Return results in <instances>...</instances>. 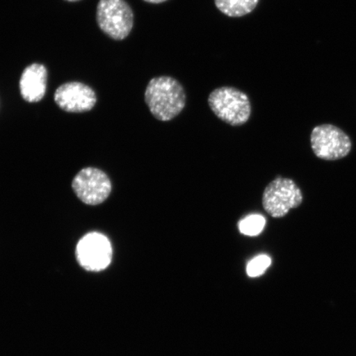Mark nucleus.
Instances as JSON below:
<instances>
[{"mask_svg":"<svg viewBox=\"0 0 356 356\" xmlns=\"http://www.w3.org/2000/svg\"><path fill=\"white\" fill-rule=\"evenodd\" d=\"M259 0H215L218 10L226 16L240 17L255 10Z\"/></svg>","mask_w":356,"mask_h":356,"instance_id":"9d476101","label":"nucleus"},{"mask_svg":"<svg viewBox=\"0 0 356 356\" xmlns=\"http://www.w3.org/2000/svg\"><path fill=\"white\" fill-rule=\"evenodd\" d=\"M113 247L105 235L89 233L79 240L77 244L76 259L79 264L88 271L104 270L110 266L113 260Z\"/></svg>","mask_w":356,"mask_h":356,"instance_id":"423d86ee","label":"nucleus"},{"mask_svg":"<svg viewBox=\"0 0 356 356\" xmlns=\"http://www.w3.org/2000/svg\"><path fill=\"white\" fill-rule=\"evenodd\" d=\"M67 1L75 2V1H79V0H67Z\"/></svg>","mask_w":356,"mask_h":356,"instance_id":"4468645a","label":"nucleus"},{"mask_svg":"<svg viewBox=\"0 0 356 356\" xmlns=\"http://www.w3.org/2000/svg\"><path fill=\"white\" fill-rule=\"evenodd\" d=\"M100 29L115 41L126 39L134 25V13L124 0H100L97 7Z\"/></svg>","mask_w":356,"mask_h":356,"instance_id":"7ed1b4c3","label":"nucleus"},{"mask_svg":"<svg viewBox=\"0 0 356 356\" xmlns=\"http://www.w3.org/2000/svg\"><path fill=\"white\" fill-rule=\"evenodd\" d=\"M47 70L43 65L33 64L24 70L20 79V92L26 102L41 101L47 91Z\"/></svg>","mask_w":356,"mask_h":356,"instance_id":"1a4fd4ad","label":"nucleus"},{"mask_svg":"<svg viewBox=\"0 0 356 356\" xmlns=\"http://www.w3.org/2000/svg\"><path fill=\"white\" fill-rule=\"evenodd\" d=\"M304 200L299 186L291 178L278 177L270 182L262 195V207L273 218L286 216Z\"/></svg>","mask_w":356,"mask_h":356,"instance_id":"20e7f679","label":"nucleus"},{"mask_svg":"<svg viewBox=\"0 0 356 356\" xmlns=\"http://www.w3.org/2000/svg\"><path fill=\"white\" fill-rule=\"evenodd\" d=\"M266 225V219L261 215H251L239 222L240 232L247 236H257L262 232Z\"/></svg>","mask_w":356,"mask_h":356,"instance_id":"9b49d317","label":"nucleus"},{"mask_svg":"<svg viewBox=\"0 0 356 356\" xmlns=\"http://www.w3.org/2000/svg\"><path fill=\"white\" fill-rule=\"evenodd\" d=\"M72 188L84 204L97 206L108 198L113 186L104 172L99 168H86L74 177Z\"/></svg>","mask_w":356,"mask_h":356,"instance_id":"0eeeda50","label":"nucleus"},{"mask_svg":"<svg viewBox=\"0 0 356 356\" xmlns=\"http://www.w3.org/2000/svg\"><path fill=\"white\" fill-rule=\"evenodd\" d=\"M145 2L149 3H162L163 2L168 1V0H144Z\"/></svg>","mask_w":356,"mask_h":356,"instance_id":"ddd939ff","label":"nucleus"},{"mask_svg":"<svg viewBox=\"0 0 356 356\" xmlns=\"http://www.w3.org/2000/svg\"><path fill=\"white\" fill-rule=\"evenodd\" d=\"M208 104L218 118L232 127L243 126L251 117L250 100L238 88L225 86L215 89L208 97Z\"/></svg>","mask_w":356,"mask_h":356,"instance_id":"f03ea898","label":"nucleus"},{"mask_svg":"<svg viewBox=\"0 0 356 356\" xmlns=\"http://www.w3.org/2000/svg\"><path fill=\"white\" fill-rule=\"evenodd\" d=\"M271 264V258L267 255H260L248 262L247 273L250 277H260Z\"/></svg>","mask_w":356,"mask_h":356,"instance_id":"f8f14e48","label":"nucleus"},{"mask_svg":"<svg viewBox=\"0 0 356 356\" xmlns=\"http://www.w3.org/2000/svg\"><path fill=\"white\" fill-rule=\"evenodd\" d=\"M310 142L314 154L327 161L346 157L353 147L350 137L343 131L329 124L314 127Z\"/></svg>","mask_w":356,"mask_h":356,"instance_id":"39448f33","label":"nucleus"},{"mask_svg":"<svg viewBox=\"0 0 356 356\" xmlns=\"http://www.w3.org/2000/svg\"><path fill=\"white\" fill-rule=\"evenodd\" d=\"M56 104L67 113H86L95 106L97 96L86 84L69 82L62 84L55 92Z\"/></svg>","mask_w":356,"mask_h":356,"instance_id":"6e6552de","label":"nucleus"},{"mask_svg":"<svg viewBox=\"0 0 356 356\" xmlns=\"http://www.w3.org/2000/svg\"><path fill=\"white\" fill-rule=\"evenodd\" d=\"M145 99L151 114L160 122H169L179 115L186 106V92L175 78L159 76L150 80Z\"/></svg>","mask_w":356,"mask_h":356,"instance_id":"f257e3e1","label":"nucleus"}]
</instances>
